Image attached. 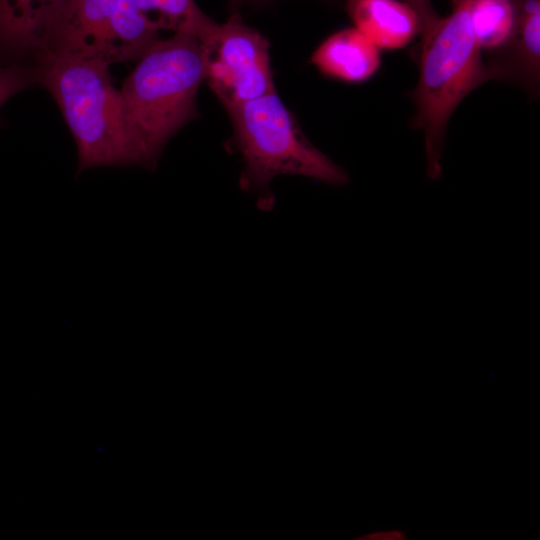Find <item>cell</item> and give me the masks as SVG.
<instances>
[{
    "label": "cell",
    "instance_id": "obj_1",
    "mask_svg": "<svg viewBox=\"0 0 540 540\" xmlns=\"http://www.w3.org/2000/svg\"><path fill=\"white\" fill-rule=\"evenodd\" d=\"M36 83L57 103L77 147L80 173L95 167L155 165L128 117L106 64L50 52L36 55Z\"/></svg>",
    "mask_w": 540,
    "mask_h": 540
},
{
    "label": "cell",
    "instance_id": "obj_2",
    "mask_svg": "<svg viewBox=\"0 0 540 540\" xmlns=\"http://www.w3.org/2000/svg\"><path fill=\"white\" fill-rule=\"evenodd\" d=\"M473 0H458L453 11L421 37L419 78L412 93L413 126L422 131L425 173L443 174V150L449 120L474 89L488 81L482 52L471 25Z\"/></svg>",
    "mask_w": 540,
    "mask_h": 540
},
{
    "label": "cell",
    "instance_id": "obj_3",
    "mask_svg": "<svg viewBox=\"0 0 540 540\" xmlns=\"http://www.w3.org/2000/svg\"><path fill=\"white\" fill-rule=\"evenodd\" d=\"M204 80L200 39L175 32L152 44L123 82L120 92L128 117L154 165L172 136L196 115Z\"/></svg>",
    "mask_w": 540,
    "mask_h": 540
},
{
    "label": "cell",
    "instance_id": "obj_4",
    "mask_svg": "<svg viewBox=\"0 0 540 540\" xmlns=\"http://www.w3.org/2000/svg\"><path fill=\"white\" fill-rule=\"evenodd\" d=\"M244 170L241 184L260 199L262 209L272 205L269 187L281 175H298L329 185L349 181L347 172L314 146L276 92L228 109Z\"/></svg>",
    "mask_w": 540,
    "mask_h": 540
},
{
    "label": "cell",
    "instance_id": "obj_5",
    "mask_svg": "<svg viewBox=\"0 0 540 540\" xmlns=\"http://www.w3.org/2000/svg\"><path fill=\"white\" fill-rule=\"evenodd\" d=\"M160 30L134 0H67L43 52L108 66L137 61Z\"/></svg>",
    "mask_w": 540,
    "mask_h": 540
},
{
    "label": "cell",
    "instance_id": "obj_6",
    "mask_svg": "<svg viewBox=\"0 0 540 540\" xmlns=\"http://www.w3.org/2000/svg\"><path fill=\"white\" fill-rule=\"evenodd\" d=\"M199 39L205 80L227 110L275 92L268 42L238 14L223 24L212 20Z\"/></svg>",
    "mask_w": 540,
    "mask_h": 540
},
{
    "label": "cell",
    "instance_id": "obj_7",
    "mask_svg": "<svg viewBox=\"0 0 540 540\" xmlns=\"http://www.w3.org/2000/svg\"><path fill=\"white\" fill-rule=\"evenodd\" d=\"M514 11L507 42L484 60L488 80L500 79L537 93L540 78V0H511Z\"/></svg>",
    "mask_w": 540,
    "mask_h": 540
},
{
    "label": "cell",
    "instance_id": "obj_8",
    "mask_svg": "<svg viewBox=\"0 0 540 540\" xmlns=\"http://www.w3.org/2000/svg\"><path fill=\"white\" fill-rule=\"evenodd\" d=\"M67 0H0V49L33 53L46 48Z\"/></svg>",
    "mask_w": 540,
    "mask_h": 540
},
{
    "label": "cell",
    "instance_id": "obj_9",
    "mask_svg": "<svg viewBox=\"0 0 540 540\" xmlns=\"http://www.w3.org/2000/svg\"><path fill=\"white\" fill-rule=\"evenodd\" d=\"M347 12L354 24L379 49H399L421 34L415 10L398 0H347Z\"/></svg>",
    "mask_w": 540,
    "mask_h": 540
},
{
    "label": "cell",
    "instance_id": "obj_10",
    "mask_svg": "<svg viewBox=\"0 0 540 540\" xmlns=\"http://www.w3.org/2000/svg\"><path fill=\"white\" fill-rule=\"evenodd\" d=\"M312 63L325 75L347 82H362L379 68V48L356 28L340 30L314 51Z\"/></svg>",
    "mask_w": 540,
    "mask_h": 540
},
{
    "label": "cell",
    "instance_id": "obj_11",
    "mask_svg": "<svg viewBox=\"0 0 540 540\" xmlns=\"http://www.w3.org/2000/svg\"><path fill=\"white\" fill-rule=\"evenodd\" d=\"M513 19L511 0H473L471 25L481 52L493 53L507 42Z\"/></svg>",
    "mask_w": 540,
    "mask_h": 540
},
{
    "label": "cell",
    "instance_id": "obj_12",
    "mask_svg": "<svg viewBox=\"0 0 540 540\" xmlns=\"http://www.w3.org/2000/svg\"><path fill=\"white\" fill-rule=\"evenodd\" d=\"M140 10L160 29L190 32L198 36L212 21L194 0H134Z\"/></svg>",
    "mask_w": 540,
    "mask_h": 540
},
{
    "label": "cell",
    "instance_id": "obj_13",
    "mask_svg": "<svg viewBox=\"0 0 540 540\" xmlns=\"http://www.w3.org/2000/svg\"><path fill=\"white\" fill-rule=\"evenodd\" d=\"M34 83V67L0 63V108L12 96Z\"/></svg>",
    "mask_w": 540,
    "mask_h": 540
},
{
    "label": "cell",
    "instance_id": "obj_14",
    "mask_svg": "<svg viewBox=\"0 0 540 540\" xmlns=\"http://www.w3.org/2000/svg\"><path fill=\"white\" fill-rule=\"evenodd\" d=\"M405 3L410 5L421 21V37L426 36L430 33L438 24L441 17L438 15L437 11L433 7L431 0H403Z\"/></svg>",
    "mask_w": 540,
    "mask_h": 540
},
{
    "label": "cell",
    "instance_id": "obj_15",
    "mask_svg": "<svg viewBox=\"0 0 540 540\" xmlns=\"http://www.w3.org/2000/svg\"><path fill=\"white\" fill-rule=\"evenodd\" d=\"M359 540H406L407 534L399 528L382 529L369 532L357 538Z\"/></svg>",
    "mask_w": 540,
    "mask_h": 540
},
{
    "label": "cell",
    "instance_id": "obj_16",
    "mask_svg": "<svg viewBox=\"0 0 540 540\" xmlns=\"http://www.w3.org/2000/svg\"><path fill=\"white\" fill-rule=\"evenodd\" d=\"M457 1H458V0H451V2H452L453 4L456 3Z\"/></svg>",
    "mask_w": 540,
    "mask_h": 540
}]
</instances>
